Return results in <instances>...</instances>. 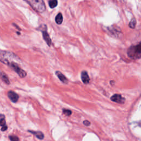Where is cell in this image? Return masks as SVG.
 Instances as JSON below:
<instances>
[{
	"instance_id": "1",
	"label": "cell",
	"mask_w": 141,
	"mask_h": 141,
	"mask_svg": "<svg viewBox=\"0 0 141 141\" xmlns=\"http://www.w3.org/2000/svg\"><path fill=\"white\" fill-rule=\"evenodd\" d=\"M0 60L1 62L9 66L14 62H21V60L15 54L6 51H1L0 54Z\"/></svg>"
},
{
	"instance_id": "2",
	"label": "cell",
	"mask_w": 141,
	"mask_h": 141,
	"mask_svg": "<svg viewBox=\"0 0 141 141\" xmlns=\"http://www.w3.org/2000/svg\"><path fill=\"white\" fill-rule=\"evenodd\" d=\"M127 54L129 57L134 60L141 58V43L138 45L132 46L128 49Z\"/></svg>"
},
{
	"instance_id": "3",
	"label": "cell",
	"mask_w": 141,
	"mask_h": 141,
	"mask_svg": "<svg viewBox=\"0 0 141 141\" xmlns=\"http://www.w3.org/2000/svg\"><path fill=\"white\" fill-rule=\"evenodd\" d=\"M28 3L31 7L39 13H42L45 11L46 7L43 0H28Z\"/></svg>"
},
{
	"instance_id": "4",
	"label": "cell",
	"mask_w": 141,
	"mask_h": 141,
	"mask_svg": "<svg viewBox=\"0 0 141 141\" xmlns=\"http://www.w3.org/2000/svg\"><path fill=\"white\" fill-rule=\"evenodd\" d=\"M9 67L12 68V69L15 70L16 73L18 74L21 77L24 78L27 76V73H26L24 70H22V68L19 67V63H17V62H14V63H12L11 65L9 66Z\"/></svg>"
},
{
	"instance_id": "5",
	"label": "cell",
	"mask_w": 141,
	"mask_h": 141,
	"mask_svg": "<svg viewBox=\"0 0 141 141\" xmlns=\"http://www.w3.org/2000/svg\"><path fill=\"white\" fill-rule=\"evenodd\" d=\"M111 100L112 102H117V103L119 104H123L125 101V99L123 98L122 96L120 95V94H115L111 97Z\"/></svg>"
},
{
	"instance_id": "6",
	"label": "cell",
	"mask_w": 141,
	"mask_h": 141,
	"mask_svg": "<svg viewBox=\"0 0 141 141\" xmlns=\"http://www.w3.org/2000/svg\"><path fill=\"white\" fill-rule=\"evenodd\" d=\"M8 97L13 102H16L19 99V96L17 94L13 91H9L8 92Z\"/></svg>"
},
{
	"instance_id": "7",
	"label": "cell",
	"mask_w": 141,
	"mask_h": 141,
	"mask_svg": "<svg viewBox=\"0 0 141 141\" xmlns=\"http://www.w3.org/2000/svg\"><path fill=\"white\" fill-rule=\"evenodd\" d=\"M42 33H43V37L44 40L46 41V44H47L49 46H51V40L50 39L49 35L47 33V31H46V29H45V30H43V31H42Z\"/></svg>"
},
{
	"instance_id": "8",
	"label": "cell",
	"mask_w": 141,
	"mask_h": 141,
	"mask_svg": "<svg viewBox=\"0 0 141 141\" xmlns=\"http://www.w3.org/2000/svg\"><path fill=\"white\" fill-rule=\"evenodd\" d=\"M81 79L82 82H83L84 84H88L89 83L90 78L89 76H88V73L85 70L82 71L81 73Z\"/></svg>"
},
{
	"instance_id": "9",
	"label": "cell",
	"mask_w": 141,
	"mask_h": 141,
	"mask_svg": "<svg viewBox=\"0 0 141 141\" xmlns=\"http://www.w3.org/2000/svg\"><path fill=\"white\" fill-rule=\"evenodd\" d=\"M55 73L56 74V76H57L58 78H59L60 80H61V82H63V83H64V84H67L68 83V80L67 79V78H66L65 76H64L62 73H61V72H59V71H56L55 72Z\"/></svg>"
},
{
	"instance_id": "10",
	"label": "cell",
	"mask_w": 141,
	"mask_h": 141,
	"mask_svg": "<svg viewBox=\"0 0 141 141\" xmlns=\"http://www.w3.org/2000/svg\"><path fill=\"white\" fill-rule=\"evenodd\" d=\"M119 29V28H116L115 27L113 26V27H111L109 28L108 30L109 31L110 33H111V34H113V35L115 36V37H118V35L121 33V32L120 31V29Z\"/></svg>"
},
{
	"instance_id": "11",
	"label": "cell",
	"mask_w": 141,
	"mask_h": 141,
	"mask_svg": "<svg viewBox=\"0 0 141 141\" xmlns=\"http://www.w3.org/2000/svg\"><path fill=\"white\" fill-rule=\"evenodd\" d=\"M29 131L31 133L34 134L38 138L40 139V140H43L44 137V135L41 132L33 131Z\"/></svg>"
},
{
	"instance_id": "12",
	"label": "cell",
	"mask_w": 141,
	"mask_h": 141,
	"mask_svg": "<svg viewBox=\"0 0 141 141\" xmlns=\"http://www.w3.org/2000/svg\"><path fill=\"white\" fill-rule=\"evenodd\" d=\"M55 21L57 24H61L62 22H63V16H62V15L61 13H59L56 16L55 18Z\"/></svg>"
},
{
	"instance_id": "13",
	"label": "cell",
	"mask_w": 141,
	"mask_h": 141,
	"mask_svg": "<svg viewBox=\"0 0 141 141\" xmlns=\"http://www.w3.org/2000/svg\"><path fill=\"white\" fill-rule=\"evenodd\" d=\"M1 79H2L3 81L5 82V83H6L7 84H9L10 83L9 80L8 79V78L7 76L5 73H3V72H1Z\"/></svg>"
},
{
	"instance_id": "14",
	"label": "cell",
	"mask_w": 141,
	"mask_h": 141,
	"mask_svg": "<svg viewBox=\"0 0 141 141\" xmlns=\"http://www.w3.org/2000/svg\"><path fill=\"white\" fill-rule=\"evenodd\" d=\"M49 5L50 7L51 8H54L56 7L57 5V0H49Z\"/></svg>"
},
{
	"instance_id": "15",
	"label": "cell",
	"mask_w": 141,
	"mask_h": 141,
	"mask_svg": "<svg viewBox=\"0 0 141 141\" xmlns=\"http://www.w3.org/2000/svg\"><path fill=\"white\" fill-rule=\"evenodd\" d=\"M136 20L134 18H133L131 19V21H130V23H129V27H130L132 29H134V28L136 27Z\"/></svg>"
},
{
	"instance_id": "16",
	"label": "cell",
	"mask_w": 141,
	"mask_h": 141,
	"mask_svg": "<svg viewBox=\"0 0 141 141\" xmlns=\"http://www.w3.org/2000/svg\"><path fill=\"white\" fill-rule=\"evenodd\" d=\"M0 125L1 126H6V121L5 119V116L3 115H1V118H0Z\"/></svg>"
},
{
	"instance_id": "17",
	"label": "cell",
	"mask_w": 141,
	"mask_h": 141,
	"mask_svg": "<svg viewBox=\"0 0 141 141\" xmlns=\"http://www.w3.org/2000/svg\"><path fill=\"white\" fill-rule=\"evenodd\" d=\"M9 140L11 141H19V138L16 136H9Z\"/></svg>"
},
{
	"instance_id": "18",
	"label": "cell",
	"mask_w": 141,
	"mask_h": 141,
	"mask_svg": "<svg viewBox=\"0 0 141 141\" xmlns=\"http://www.w3.org/2000/svg\"><path fill=\"white\" fill-rule=\"evenodd\" d=\"M63 114H64L66 115H67V116H70V115H71V114H72L71 111H70V110L63 109Z\"/></svg>"
},
{
	"instance_id": "19",
	"label": "cell",
	"mask_w": 141,
	"mask_h": 141,
	"mask_svg": "<svg viewBox=\"0 0 141 141\" xmlns=\"http://www.w3.org/2000/svg\"><path fill=\"white\" fill-rule=\"evenodd\" d=\"M83 124L86 126H88L90 125V122L87 120H86L83 122Z\"/></svg>"
},
{
	"instance_id": "20",
	"label": "cell",
	"mask_w": 141,
	"mask_h": 141,
	"mask_svg": "<svg viewBox=\"0 0 141 141\" xmlns=\"http://www.w3.org/2000/svg\"><path fill=\"white\" fill-rule=\"evenodd\" d=\"M7 130V126H3L2 128H1L2 131H6Z\"/></svg>"
},
{
	"instance_id": "21",
	"label": "cell",
	"mask_w": 141,
	"mask_h": 141,
	"mask_svg": "<svg viewBox=\"0 0 141 141\" xmlns=\"http://www.w3.org/2000/svg\"></svg>"
}]
</instances>
